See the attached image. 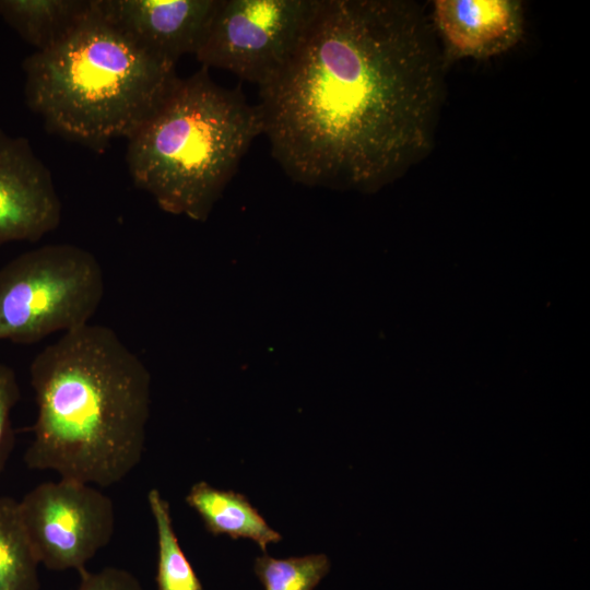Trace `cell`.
<instances>
[{
	"instance_id": "12",
	"label": "cell",
	"mask_w": 590,
	"mask_h": 590,
	"mask_svg": "<svg viewBox=\"0 0 590 590\" xmlns=\"http://www.w3.org/2000/svg\"><path fill=\"white\" fill-rule=\"evenodd\" d=\"M91 8V0H0V17L42 51L60 42Z\"/></svg>"
},
{
	"instance_id": "13",
	"label": "cell",
	"mask_w": 590,
	"mask_h": 590,
	"mask_svg": "<svg viewBox=\"0 0 590 590\" xmlns=\"http://www.w3.org/2000/svg\"><path fill=\"white\" fill-rule=\"evenodd\" d=\"M38 565L19 502L0 496V590H39Z\"/></svg>"
},
{
	"instance_id": "7",
	"label": "cell",
	"mask_w": 590,
	"mask_h": 590,
	"mask_svg": "<svg viewBox=\"0 0 590 590\" xmlns=\"http://www.w3.org/2000/svg\"><path fill=\"white\" fill-rule=\"evenodd\" d=\"M19 509L39 564L50 570H82L114 534L113 500L79 481L42 483Z\"/></svg>"
},
{
	"instance_id": "14",
	"label": "cell",
	"mask_w": 590,
	"mask_h": 590,
	"mask_svg": "<svg viewBox=\"0 0 590 590\" xmlns=\"http://www.w3.org/2000/svg\"><path fill=\"white\" fill-rule=\"evenodd\" d=\"M148 502L157 531V590H204L179 545L168 502L156 488L149 492Z\"/></svg>"
},
{
	"instance_id": "1",
	"label": "cell",
	"mask_w": 590,
	"mask_h": 590,
	"mask_svg": "<svg viewBox=\"0 0 590 590\" xmlns=\"http://www.w3.org/2000/svg\"><path fill=\"white\" fill-rule=\"evenodd\" d=\"M442 72L417 4L321 0L293 57L259 87L262 134L293 180L375 191L429 152Z\"/></svg>"
},
{
	"instance_id": "16",
	"label": "cell",
	"mask_w": 590,
	"mask_h": 590,
	"mask_svg": "<svg viewBox=\"0 0 590 590\" xmlns=\"http://www.w3.org/2000/svg\"><path fill=\"white\" fill-rule=\"evenodd\" d=\"M21 397L15 371L0 364V475L14 448L15 435L11 413Z\"/></svg>"
},
{
	"instance_id": "2",
	"label": "cell",
	"mask_w": 590,
	"mask_h": 590,
	"mask_svg": "<svg viewBox=\"0 0 590 590\" xmlns=\"http://www.w3.org/2000/svg\"><path fill=\"white\" fill-rule=\"evenodd\" d=\"M37 415L24 462L31 470L107 487L141 461L150 374L109 327L64 332L30 365Z\"/></svg>"
},
{
	"instance_id": "17",
	"label": "cell",
	"mask_w": 590,
	"mask_h": 590,
	"mask_svg": "<svg viewBox=\"0 0 590 590\" xmlns=\"http://www.w3.org/2000/svg\"><path fill=\"white\" fill-rule=\"evenodd\" d=\"M79 575L80 583L75 590H143L133 574L118 567H105L96 573L83 568Z\"/></svg>"
},
{
	"instance_id": "6",
	"label": "cell",
	"mask_w": 590,
	"mask_h": 590,
	"mask_svg": "<svg viewBox=\"0 0 590 590\" xmlns=\"http://www.w3.org/2000/svg\"><path fill=\"white\" fill-rule=\"evenodd\" d=\"M320 4L321 0H220L196 57L202 67L231 71L260 87L293 57Z\"/></svg>"
},
{
	"instance_id": "10",
	"label": "cell",
	"mask_w": 590,
	"mask_h": 590,
	"mask_svg": "<svg viewBox=\"0 0 590 590\" xmlns=\"http://www.w3.org/2000/svg\"><path fill=\"white\" fill-rule=\"evenodd\" d=\"M433 16L446 46L458 57L502 54L522 32L521 7L516 1L437 0Z\"/></svg>"
},
{
	"instance_id": "4",
	"label": "cell",
	"mask_w": 590,
	"mask_h": 590,
	"mask_svg": "<svg viewBox=\"0 0 590 590\" xmlns=\"http://www.w3.org/2000/svg\"><path fill=\"white\" fill-rule=\"evenodd\" d=\"M260 134L256 105L201 67L127 139L126 161L133 184L163 210L203 221Z\"/></svg>"
},
{
	"instance_id": "3",
	"label": "cell",
	"mask_w": 590,
	"mask_h": 590,
	"mask_svg": "<svg viewBox=\"0 0 590 590\" xmlns=\"http://www.w3.org/2000/svg\"><path fill=\"white\" fill-rule=\"evenodd\" d=\"M25 102L46 129L97 152L128 139L179 82L160 57L91 8L60 42L22 63Z\"/></svg>"
},
{
	"instance_id": "8",
	"label": "cell",
	"mask_w": 590,
	"mask_h": 590,
	"mask_svg": "<svg viewBox=\"0 0 590 590\" xmlns=\"http://www.w3.org/2000/svg\"><path fill=\"white\" fill-rule=\"evenodd\" d=\"M60 220L61 202L49 169L26 138L0 129V247L36 243Z\"/></svg>"
},
{
	"instance_id": "9",
	"label": "cell",
	"mask_w": 590,
	"mask_h": 590,
	"mask_svg": "<svg viewBox=\"0 0 590 590\" xmlns=\"http://www.w3.org/2000/svg\"><path fill=\"white\" fill-rule=\"evenodd\" d=\"M99 14L144 49L173 62L201 48L220 0H93Z\"/></svg>"
},
{
	"instance_id": "11",
	"label": "cell",
	"mask_w": 590,
	"mask_h": 590,
	"mask_svg": "<svg viewBox=\"0 0 590 590\" xmlns=\"http://www.w3.org/2000/svg\"><path fill=\"white\" fill-rule=\"evenodd\" d=\"M186 503L199 514L206 531L213 535L250 539L264 553L269 544L282 540L244 494L219 489L201 481L191 486Z\"/></svg>"
},
{
	"instance_id": "15",
	"label": "cell",
	"mask_w": 590,
	"mask_h": 590,
	"mask_svg": "<svg viewBox=\"0 0 590 590\" xmlns=\"http://www.w3.org/2000/svg\"><path fill=\"white\" fill-rule=\"evenodd\" d=\"M255 573L264 590H314L330 570L324 554L279 559L264 554L255 562Z\"/></svg>"
},
{
	"instance_id": "5",
	"label": "cell",
	"mask_w": 590,
	"mask_h": 590,
	"mask_svg": "<svg viewBox=\"0 0 590 590\" xmlns=\"http://www.w3.org/2000/svg\"><path fill=\"white\" fill-rule=\"evenodd\" d=\"M96 257L72 244L45 245L0 269V340L31 344L90 323L104 296Z\"/></svg>"
}]
</instances>
